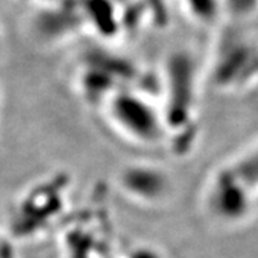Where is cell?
I'll return each instance as SVG.
<instances>
[{
    "label": "cell",
    "mask_w": 258,
    "mask_h": 258,
    "mask_svg": "<svg viewBox=\"0 0 258 258\" xmlns=\"http://www.w3.org/2000/svg\"><path fill=\"white\" fill-rule=\"evenodd\" d=\"M165 101L161 105L166 128V141L192 138L200 109L198 66L188 52L169 57L165 72Z\"/></svg>",
    "instance_id": "obj_1"
},
{
    "label": "cell",
    "mask_w": 258,
    "mask_h": 258,
    "mask_svg": "<svg viewBox=\"0 0 258 258\" xmlns=\"http://www.w3.org/2000/svg\"><path fill=\"white\" fill-rule=\"evenodd\" d=\"M204 205L214 221L227 227H238L254 217L258 200L231 162L210 176L204 189Z\"/></svg>",
    "instance_id": "obj_2"
},
{
    "label": "cell",
    "mask_w": 258,
    "mask_h": 258,
    "mask_svg": "<svg viewBox=\"0 0 258 258\" xmlns=\"http://www.w3.org/2000/svg\"><path fill=\"white\" fill-rule=\"evenodd\" d=\"M109 113L120 134L139 145H155L166 141L165 120L161 106L141 93L118 92L113 95Z\"/></svg>",
    "instance_id": "obj_3"
},
{
    "label": "cell",
    "mask_w": 258,
    "mask_h": 258,
    "mask_svg": "<svg viewBox=\"0 0 258 258\" xmlns=\"http://www.w3.org/2000/svg\"><path fill=\"white\" fill-rule=\"evenodd\" d=\"M217 92L238 95L258 86V46L248 40H230L217 50L210 71Z\"/></svg>",
    "instance_id": "obj_4"
},
{
    "label": "cell",
    "mask_w": 258,
    "mask_h": 258,
    "mask_svg": "<svg viewBox=\"0 0 258 258\" xmlns=\"http://www.w3.org/2000/svg\"><path fill=\"white\" fill-rule=\"evenodd\" d=\"M120 186L131 198L145 205H161L174 192L172 176L152 164L126 166L120 174Z\"/></svg>",
    "instance_id": "obj_5"
},
{
    "label": "cell",
    "mask_w": 258,
    "mask_h": 258,
    "mask_svg": "<svg viewBox=\"0 0 258 258\" xmlns=\"http://www.w3.org/2000/svg\"><path fill=\"white\" fill-rule=\"evenodd\" d=\"M232 164L258 200V142L251 145L235 161H232Z\"/></svg>",
    "instance_id": "obj_6"
},
{
    "label": "cell",
    "mask_w": 258,
    "mask_h": 258,
    "mask_svg": "<svg viewBox=\"0 0 258 258\" xmlns=\"http://www.w3.org/2000/svg\"><path fill=\"white\" fill-rule=\"evenodd\" d=\"M184 5L192 19L205 25L214 23L222 9V0H184Z\"/></svg>",
    "instance_id": "obj_7"
},
{
    "label": "cell",
    "mask_w": 258,
    "mask_h": 258,
    "mask_svg": "<svg viewBox=\"0 0 258 258\" xmlns=\"http://www.w3.org/2000/svg\"><path fill=\"white\" fill-rule=\"evenodd\" d=\"M258 0H231L232 5H235L234 8L238 12H247V10H252L255 8Z\"/></svg>",
    "instance_id": "obj_8"
}]
</instances>
